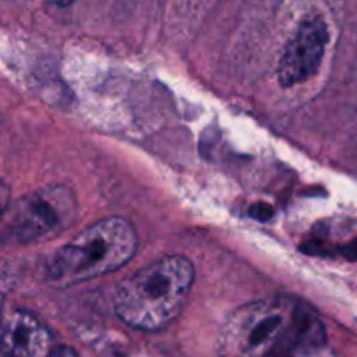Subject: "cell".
<instances>
[{"mask_svg": "<svg viewBox=\"0 0 357 357\" xmlns=\"http://www.w3.org/2000/svg\"><path fill=\"white\" fill-rule=\"evenodd\" d=\"M330 31L321 16L305 17L284 47L278 66L281 86L291 87L309 80L319 70Z\"/></svg>", "mask_w": 357, "mask_h": 357, "instance_id": "cell-5", "label": "cell"}, {"mask_svg": "<svg viewBox=\"0 0 357 357\" xmlns=\"http://www.w3.org/2000/svg\"><path fill=\"white\" fill-rule=\"evenodd\" d=\"M79 202L72 188L52 185L16 199L3 209V246H23L61 234L73 225Z\"/></svg>", "mask_w": 357, "mask_h": 357, "instance_id": "cell-4", "label": "cell"}, {"mask_svg": "<svg viewBox=\"0 0 357 357\" xmlns=\"http://www.w3.org/2000/svg\"><path fill=\"white\" fill-rule=\"evenodd\" d=\"M2 351L7 357H47L52 351V337L33 314L10 310L3 317Z\"/></svg>", "mask_w": 357, "mask_h": 357, "instance_id": "cell-6", "label": "cell"}, {"mask_svg": "<svg viewBox=\"0 0 357 357\" xmlns=\"http://www.w3.org/2000/svg\"><path fill=\"white\" fill-rule=\"evenodd\" d=\"M47 357H79L77 352L72 347H66V345H58V347H52V351L49 352Z\"/></svg>", "mask_w": 357, "mask_h": 357, "instance_id": "cell-8", "label": "cell"}, {"mask_svg": "<svg viewBox=\"0 0 357 357\" xmlns=\"http://www.w3.org/2000/svg\"><path fill=\"white\" fill-rule=\"evenodd\" d=\"M138 251V232L128 218L108 216L80 230L45 265V281L70 288L119 271Z\"/></svg>", "mask_w": 357, "mask_h": 357, "instance_id": "cell-3", "label": "cell"}, {"mask_svg": "<svg viewBox=\"0 0 357 357\" xmlns=\"http://www.w3.org/2000/svg\"><path fill=\"white\" fill-rule=\"evenodd\" d=\"M291 357H340V356H338L333 349L328 347L326 344H321V345H316V347H309L305 349V351L296 352V354Z\"/></svg>", "mask_w": 357, "mask_h": 357, "instance_id": "cell-7", "label": "cell"}, {"mask_svg": "<svg viewBox=\"0 0 357 357\" xmlns=\"http://www.w3.org/2000/svg\"><path fill=\"white\" fill-rule=\"evenodd\" d=\"M319 316L289 296H268L234 310L220 328V357H291L326 344Z\"/></svg>", "mask_w": 357, "mask_h": 357, "instance_id": "cell-1", "label": "cell"}, {"mask_svg": "<svg viewBox=\"0 0 357 357\" xmlns=\"http://www.w3.org/2000/svg\"><path fill=\"white\" fill-rule=\"evenodd\" d=\"M52 2L58 3V6H61V7H65V6H70V3H72L73 0H52Z\"/></svg>", "mask_w": 357, "mask_h": 357, "instance_id": "cell-9", "label": "cell"}, {"mask_svg": "<svg viewBox=\"0 0 357 357\" xmlns=\"http://www.w3.org/2000/svg\"><path fill=\"white\" fill-rule=\"evenodd\" d=\"M194 281L192 261L181 255H167L119 282L114 310L135 330L160 331L185 309Z\"/></svg>", "mask_w": 357, "mask_h": 357, "instance_id": "cell-2", "label": "cell"}]
</instances>
